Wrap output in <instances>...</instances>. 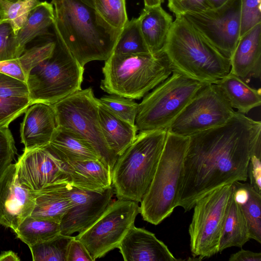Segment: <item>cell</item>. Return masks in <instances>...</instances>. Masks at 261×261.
<instances>
[{
  "label": "cell",
  "instance_id": "1",
  "mask_svg": "<svg viewBox=\"0 0 261 261\" xmlns=\"http://www.w3.org/2000/svg\"><path fill=\"white\" fill-rule=\"evenodd\" d=\"M261 122L235 111L224 124L189 137L178 206L185 212L214 190L248 179L251 153L261 146Z\"/></svg>",
  "mask_w": 261,
  "mask_h": 261
},
{
  "label": "cell",
  "instance_id": "2",
  "mask_svg": "<svg viewBox=\"0 0 261 261\" xmlns=\"http://www.w3.org/2000/svg\"><path fill=\"white\" fill-rule=\"evenodd\" d=\"M51 3L54 31L82 67L110 57L121 29L111 26L94 8L79 0H52Z\"/></svg>",
  "mask_w": 261,
  "mask_h": 261
},
{
  "label": "cell",
  "instance_id": "3",
  "mask_svg": "<svg viewBox=\"0 0 261 261\" xmlns=\"http://www.w3.org/2000/svg\"><path fill=\"white\" fill-rule=\"evenodd\" d=\"M163 52L173 70L206 83H216L230 71V59L202 37L182 16H176Z\"/></svg>",
  "mask_w": 261,
  "mask_h": 261
},
{
  "label": "cell",
  "instance_id": "4",
  "mask_svg": "<svg viewBox=\"0 0 261 261\" xmlns=\"http://www.w3.org/2000/svg\"><path fill=\"white\" fill-rule=\"evenodd\" d=\"M102 90L139 99L168 77L173 69L163 51L152 54L112 53L102 68Z\"/></svg>",
  "mask_w": 261,
  "mask_h": 261
},
{
  "label": "cell",
  "instance_id": "5",
  "mask_svg": "<svg viewBox=\"0 0 261 261\" xmlns=\"http://www.w3.org/2000/svg\"><path fill=\"white\" fill-rule=\"evenodd\" d=\"M167 130L140 131L120 155L112 170V185L117 198L141 202L154 176Z\"/></svg>",
  "mask_w": 261,
  "mask_h": 261
},
{
  "label": "cell",
  "instance_id": "6",
  "mask_svg": "<svg viewBox=\"0 0 261 261\" xmlns=\"http://www.w3.org/2000/svg\"><path fill=\"white\" fill-rule=\"evenodd\" d=\"M189 137L167 131L154 176L140 206L143 220L156 225L177 207Z\"/></svg>",
  "mask_w": 261,
  "mask_h": 261
},
{
  "label": "cell",
  "instance_id": "7",
  "mask_svg": "<svg viewBox=\"0 0 261 261\" xmlns=\"http://www.w3.org/2000/svg\"><path fill=\"white\" fill-rule=\"evenodd\" d=\"M55 34L56 45L53 53L31 71L26 82L32 105H53L81 89L84 67Z\"/></svg>",
  "mask_w": 261,
  "mask_h": 261
},
{
  "label": "cell",
  "instance_id": "8",
  "mask_svg": "<svg viewBox=\"0 0 261 261\" xmlns=\"http://www.w3.org/2000/svg\"><path fill=\"white\" fill-rule=\"evenodd\" d=\"M206 84L173 70L172 74L147 93L139 104L135 120L138 131L167 130Z\"/></svg>",
  "mask_w": 261,
  "mask_h": 261
},
{
  "label": "cell",
  "instance_id": "9",
  "mask_svg": "<svg viewBox=\"0 0 261 261\" xmlns=\"http://www.w3.org/2000/svg\"><path fill=\"white\" fill-rule=\"evenodd\" d=\"M51 105L57 126L71 130L86 140L112 171L118 156L105 139L99 122V101L92 89H81Z\"/></svg>",
  "mask_w": 261,
  "mask_h": 261
},
{
  "label": "cell",
  "instance_id": "10",
  "mask_svg": "<svg viewBox=\"0 0 261 261\" xmlns=\"http://www.w3.org/2000/svg\"><path fill=\"white\" fill-rule=\"evenodd\" d=\"M232 191V184L217 188L196 201L189 227L194 257H210L219 253L223 224Z\"/></svg>",
  "mask_w": 261,
  "mask_h": 261
},
{
  "label": "cell",
  "instance_id": "11",
  "mask_svg": "<svg viewBox=\"0 0 261 261\" xmlns=\"http://www.w3.org/2000/svg\"><path fill=\"white\" fill-rule=\"evenodd\" d=\"M235 111L216 83L204 85L173 121L167 131L190 137L225 124Z\"/></svg>",
  "mask_w": 261,
  "mask_h": 261
},
{
  "label": "cell",
  "instance_id": "12",
  "mask_svg": "<svg viewBox=\"0 0 261 261\" xmlns=\"http://www.w3.org/2000/svg\"><path fill=\"white\" fill-rule=\"evenodd\" d=\"M140 213L138 202L118 198L88 229L75 238L86 247L93 260L117 248Z\"/></svg>",
  "mask_w": 261,
  "mask_h": 261
},
{
  "label": "cell",
  "instance_id": "13",
  "mask_svg": "<svg viewBox=\"0 0 261 261\" xmlns=\"http://www.w3.org/2000/svg\"><path fill=\"white\" fill-rule=\"evenodd\" d=\"M182 16L218 51L230 59L240 38L241 0H229L219 8Z\"/></svg>",
  "mask_w": 261,
  "mask_h": 261
},
{
  "label": "cell",
  "instance_id": "14",
  "mask_svg": "<svg viewBox=\"0 0 261 261\" xmlns=\"http://www.w3.org/2000/svg\"><path fill=\"white\" fill-rule=\"evenodd\" d=\"M55 184L73 204L60 222V233L66 236L81 233L91 226L108 208L114 193L112 186L91 191L66 181Z\"/></svg>",
  "mask_w": 261,
  "mask_h": 261
},
{
  "label": "cell",
  "instance_id": "15",
  "mask_svg": "<svg viewBox=\"0 0 261 261\" xmlns=\"http://www.w3.org/2000/svg\"><path fill=\"white\" fill-rule=\"evenodd\" d=\"M15 164L19 183L33 193L66 181L64 163L46 146L24 149Z\"/></svg>",
  "mask_w": 261,
  "mask_h": 261
},
{
  "label": "cell",
  "instance_id": "16",
  "mask_svg": "<svg viewBox=\"0 0 261 261\" xmlns=\"http://www.w3.org/2000/svg\"><path fill=\"white\" fill-rule=\"evenodd\" d=\"M35 205L34 193L20 185L12 163L0 178V224L14 232Z\"/></svg>",
  "mask_w": 261,
  "mask_h": 261
},
{
  "label": "cell",
  "instance_id": "17",
  "mask_svg": "<svg viewBox=\"0 0 261 261\" xmlns=\"http://www.w3.org/2000/svg\"><path fill=\"white\" fill-rule=\"evenodd\" d=\"M117 248L125 261H176L165 244L155 234L133 225Z\"/></svg>",
  "mask_w": 261,
  "mask_h": 261
},
{
  "label": "cell",
  "instance_id": "18",
  "mask_svg": "<svg viewBox=\"0 0 261 261\" xmlns=\"http://www.w3.org/2000/svg\"><path fill=\"white\" fill-rule=\"evenodd\" d=\"M57 128L55 115L51 105L37 102L25 112L20 126L21 142L24 149L47 145Z\"/></svg>",
  "mask_w": 261,
  "mask_h": 261
},
{
  "label": "cell",
  "instance_id": "19",
  "mask_svg": "<svg viewBox=\"0 0 261 261\" xmlns=\"http://www.w3.org/2000/svg\"><path fill=\"white\" fill-rule=\"evenodd\" d=\"M230 61V72L244 81L260 78L261 23L240 37Z\"/></svg>",
  "mask_w": 261,
  "mask_h": 261
},
{
  "label": "cell",
  "instance_id": "20",
  "mask_svg": "<svg viewBox=\"0 0 261 261\" xmlns=\"http://www.w3.org/2000/svg\"><path fill=\"white\" fill-rule=\"evenodd\" d=\"M64 163V162H63ZM66 182L83 189L98 191L112 185V171L100 160L64 163Z\"/></svg>",
  "mask_w": 261,
  "mask_h": 261
},
{
  "label": "cell",
  "instance_id": "21",
  "mask_svg": "<svg viewBox=\"0 0 261 261\" xmlns=\"http://www.w3.org/2000/svg\"><path fill=\"white\" fill-rule=\"evenodd\" d=\"M46 147L64 163L100 160L94 148L86 140L71 130L60 127L57 126Z\"/></svg>",
  "mask_w": 261,
  "mask_h": 261
},
{
  "label": "cell",
  "instance_id": "22",
  "mask_svg": "<svg viewBox=\"0 0 261 261\" xmlns=\"http://www.w3.org/2000/svg\"><path fill=\"white\" fill-rule=\"evenodd\" d=\"M138 19L150 53L162 51L173 21L172 16L160 5L144 7Z\"/></svg>",
  "mask_w": 261,
  "mask_h": 261
},
{
  "label": "cell",
  "instance_id": "23",
  "mask_svg": "<svg viewBox=\"0 0 261 261\" xmlns=\"http://www.w3.org/2000/svg\"><path fill=\"white\" fill-rule=\"evenodd\" d=\"M55 45L54 33L41 43L25 49L18 58L0 62V71L26 83L31 71L51 55Z\"/></svg>",
  "mask_w": 261,
  "mask_h": 261
},
{
  "label": "cell",
  "instance_id": "24",
  "mask_svg": "<svg viewBox=\"0 0 261 261\" xmlns=\"http://www.w3.org/2000/svg\"><path fill=\"white\" fill-rule=\"evenodd\" d=\"M98 115L101 129L108 146L118 156L121 155L135 140L138 131L136 125L118 118L99 102Z\"/></svg>",
  "mask_w": 261,
  "mask_h": 261
},
{
  "label": "cell",
  "instance_id": "25",
  "mask_svg": "<svg viewBox=\"0 0 261 261\" xmlns=\"http://www.w3.org/2000/svg\"><path fill=\"white\" fill-rule=\"evenodd\" d=\"M54 11L51 3L40 2L30 12L28 18L16 34L19 56L25 49L27 44L37 37L51 35L49 29L53 26Z\"/></svg>",
  "mask_w": 261,
  "mask_h": 261
},
{
  "label": "cell",
  "instance_id": "26",
  "mask_svg": "<svg viewBox=\"0 0 261 261\" xmlns=\"http://www.w3.org/2000/svg\"><path fill=\"white\" fill-rule=\"evenodd\" d=\"M216 84L222 90L232 108L240 113L247 114L261 105L260 89L250 87L243 80L230 72Z\"/></svg>",
  "mask_w": 261,
  "mask_h": 261
},
{
  "label": "cell",
  "instance_id": "27",
  "mask_svg": "<svg viewBox=\"0 0 261 261\" xmlns=\"http://www.w3.org/2000/svg\"><path fill=\"white\" fill-rule=\"evenodd\" d=\"M250 239L247 222L232 191L223 224L219 253L231 247L242 248Z\"/></svg>",
  "mask_w": 261,
  "mask_h": 261
},
{
  "label": "cell",
  "instance_id": "28",
  "mask_svg": "<svg viewBox=\"0 0 261 261\" xmlns=\"http://www.w3.org/2000/svg\"><path fill=\"white\" fill-rule=\"evenodd\" d=\"M232 191L247 222L250 239L261 243V194L249 183L235 181Z\"/></svg>",
  "mask_w": 261,
  "mask_h": 261
},
{
  "label": "cell",
  "instance_id": "29",
  "mask_svg": "<svg viewBox=\"0 0 261 261\" xmlns=\"http://www.w3.org/2000/svg\"><path fill=\"white\" fill-rule=\"evenodd\" d=\"M34 193L35 205L31 216L36 219L60 222L73 205L69 198L55 184Z\"/></svg>",
  "mask_w": 261,
  "mask_h": 261
},
{
  "label": "cell",
  "instance_id": "30",
  "mask_svg": "<svg viewBox=\"0 0 261 261\" xmlns=\"http://www.w3.org/2000/svg\"><path fill=\"white\" fill-rule=\"evenodd\" d=\"M16 237L30 248L60 233V222L27 217L14 231Z\"/></svg>",
  "mask_w": 261,
  "mask_h": 261
},
{
  "label": "cell",
  "instance_id": "31",
  "mask_svg": "<svg viewBox=\"0 0 261 261\" xmlns=\"http://www.w3.org/2000/svg\"><path fill=\"white\" fill-rule=\"evenodd\" d=\"M113 53H150L142 34L138 18H133L130 20H128L121 29Z\"/></svg>",
  "mask_w": 261,
  "mask_h": 261
},
{
  "label": "cell",
  "instance_id": "32",
  "mask_svg": "<svg viewBox=\"0 0 261 261\" xmlns=\"http://www.w3.org/2000/svg\"><path fill=\"white\" fill-rule=\"evenodd\" d=\"M73 237L60 233L30 247L33 260L66 261L67 248Z\"/></svg>",
  "mask_w": 261,
  "mask_h": 261
},
{
  "label": "cell",
  "instance_id": "33",
  "mask_svg": "<svg viewBox=\"0 0 261 261\" xmlns=\"http://www.w3.org/2000/svg\"><path fill=\"white\" fill-rule=\"evenodd\" d=\"M39 0H21L10 2L0 0V21L9 23L16 34L25 22Z\"/></svg>",
  "mask_w": 261,
  "mask_h": 261
},
{
  "label": "cell",
  "instance_id": "34",
  "mask_svg": "<svg viewBox=\"0 0 261 261\" xmlns=\"http://www.w3.org/2000/svg\"><path fill=\"white\" fill-rule=\"evenodd\" d=\"M98 101L114 115L131 125H135L139 109V103L132 99L111 94L105 95Z\"/></svg>",
  "mask_w": 261,
  "mask_h": 261
},
{
  "label": "cell",
  "instance_id": "35",
  "mask_svg": "<svg viewBox=\"0 0 261 261\" xmlns=\"http://www.w3.org/2000/svg\"><path fill=\"white\" fill-rule=\"evenodd\" d=\"M95 9L111 26L122 29L128 19L125 0H94Z\"/></svg>",
  "mask_w": 261,
  "mask_h": 261
},
{
  "label": "cell",
  "instance_id": "36",
  "mask_svg": "<svg viewBox=\"0 0 261 261\" xmlns=\"http://www.w3.org/2000/svg\"><path fill=\"white\" fill-rule=\"evenodd\" d=\"M32 105L28 97H0V127H8L10 124Z\"/></svg>",
  "mask_w": 261,
  "mask_h": 261
},
{
  "label": "cell",
  "instance_id": "37",
  "mask_svg": "<svg viewBox=\"0 0 261 261\" xmlns=\"http://www.w3.org/2000/svg\"><path fill=\"white\" fill-rule=\"evenodd\" d=\"M18 57L16 34L9 23L0 21V62Z\"/></svg>",
  "mask_w": 261,
  "mask_h": 261
},
{
  "label": "cell",
  "instance_id": "38",
  "mask_svg": "<svg viewBox=\"0 0 261 261\" xmlns=\"http://www.w3.org/2000/svg\"><path fill=\"white\" fill-rule=\"evenodd\" d=\"M240 37L261 23V0H241Z\"/></svg>",
  "mask_w": 261,
  "mask_h": 261
},
{
  "label": "cell",
  "instance_id": "39",
  "mask_svg": "<svg viewBox=\"0 0 261 261\" xmlns=\"http://www.w3.org/2000/svg\"><path fill=\"white\" fill-rule=\"evenodd\" d=\"M17 149L8 127H0V178L12 164Z\"/></svg>",
  "mask_w": 261,
  "mask_h": 261
},
{
  "label": "cell",
  "instance_id": "40",
  "mask_svg": "<svg viewBox=\"0 0 261 261\" xmlns=\"http://www.w3.org/2000/svg\"><path fill=\"white\" fill-rule=\"evenodd\" d=\"M0 97L29 98L27 84L0 71Z\"/></svg>",
  "mask_w": 261,
  "mask_h": 261
},
{
  "label": "cell",
  "instance_id": "41",
  "mask_svg": "<svg viewBox=\"0 0 261 261\" xmlns=\"http://www.w3.org/2000/svg\"><path fill=\"white\" fill-rule=\"evenodd\" d=\"M168 6L175 16L209 9L207 0H168Z\"/></svg>",
  "mask_w": 261,
  "mask_h": 261
},
{
  "label": "cell",
  "instance_id": "42",
  "mask_svg": "<svg viewBox=\"0 0 261 261\" xmlns=\"http://www.w3.org/2000/svg\"><path fill=\"white\" fill-rule=\"evenodd\" d=\"M66 261H94L84 245L75 237L69 244Z\"/></svg>",
  "mask_w": 261,
  "mask_h": 261
},
{
  "label": "cell",
  "instance_id": "43",
  "mask_svg": "<svg viewBox=\"0 0 261 261\" xmlns=\"http://www.w3.org/2000/svg\"><path fill=\"white\" fill-rule=\"evenodd\" d=\"M229 261H260V252H254L250 250L241 249L240 251L232 254Z\"/></svg>",
  "mask_w": 261,
  "mask_h": 261
},
{
  "label": "cell",
  "instance_id": "44",
  "mask_svg": "<svg viewBox=\"0 0 261 261\" xmlns=\"http://www.w3.org/2000/svg\"><path fill=\"white\" fill-rule=\"evenodd\" d=\"M17 254L11 250L2 251L0 254V261H19Z\"/></svg>",
  "mask_w": 261,
  "mask_h": 261
},
{
  "label": "cell",
  "instance_id": "45",
  "mask_svg": "<svg viewBox=\"0 0 261 261\" xmlns=\"http://www.w3.org/2000/svg\"><path fill=\"white\" fill-rule=\"evenodd\" d=\"M229 0H207L209 9L219 8L225 5Z\"/></svg>",
  "mask_w": 261,
  "mask_h": 261
},
{
  "label": "cell",
  "instance_id": "46",
  "mask_svg": "<svg viewBox=\"0 0 261 261\" xmlns=\"http://www.w3.org/2000/svg\"><path fill=\"white\" fill-rule=\"evenodd\" d=\"M164 0H144L145 7H154L161 5Z\"/></svg>",
  "mask_w": 261,
  "mask_h": 261
},
{
  "label": "cell",
  "instance_id": "47",
  "mask_svg": "<svg viewBox=\"0 0 261 261\" xmlns=\"http://www.w3.org/2000/svg\"><path fill=\"white\" fill-rule=\"evenodd\" d=\"M83 3L95 8L94 0H79Z\"/></svg>",
  "mask_w": 261,
  "mask_h": 261
},
{
  "label": "cell",
  "instance_id": "48",
  "mask_svg": "<svg viewBox=\"0 0 261 261\" xmlns=\"http://www.w3.org/2000/svg\"><path fill=\"white\" fill-rule=\"evenodd\" d=\"M5 1H8V2H16L21 1V0H5Z\"/></svg>",
  "mask_w": 261,
  "mask_h": 261
}]
</instances>
